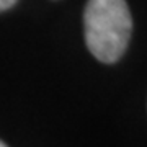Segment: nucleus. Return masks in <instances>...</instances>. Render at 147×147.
I'll use <instances>...</instances> for the list:
<instances>
[{
  "instance_id": "obj_1",
  "label": "nucleus",
  "mask_w": 147,
  "mask_h": 147,
  "mask_svg": "<svg viewBox=\"0 0 147 147\" xmlns=\"http://www.w3.org/2000/svg\"><path fill=\"white\" fill-rule=\"evenodd\" d=\"M85 44L100 62H118L129 44L132 18L126 0H88L84 13Z\"/></svg>"
},
{
  "instance_id": "obj_2",
  "label": "nucleus",
  "mask_w": 147,
  "mask_h": 147,
  "mask_svg": "<svg viewBox=\"0 0 147 147\" xmlns=\"http://www.w3.org/2000/svg\"><path fill=\"white\" fill-rule=\"evenodd\" d=\"M18 0H0V11H5L15 5Z\"/></svg>"
},
{
  "instance_id": "obj_3",
  "label": "nucleus",
  "mask_w": 147,
  "mask_h": 147,
  "mask_svg": "<svg viewBox=\"0 0 147 147\" xmlns=\"http://www.w3.org/2000/svg\"><path fill=\"white\" fill-rule=\"evenodd\" d=\"M0 147H8V146H7L5 142H2V141H0Z\"/></svg>"
}]
</instances>
